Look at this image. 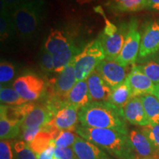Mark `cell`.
I'll return each mask as SVG.
<instances>
[{
    "instance_id": "836d02e7",
    "label": "cell",
    "mask_w": 159,
    "mask_h": 159,
    "mask_svg": "<svg viewBox=\"0 0 159 159\" xmlns=\"http://www.w3.org/2000/svg\"><path fill=\"white\" fill-rule=\"evenodd\" d=\"M13 144V142L11 140H1L0 159H14Z\"/></svg>"
},
{
    "instance_id": "30bf717a",
    "label": "cell",
    "mask_w": 159,
    "mask_h": 159,
    "mask_svg": "<svg viewBox=\"0 0 159 159\" xmlns=\"http://www.w3.org/2000/svg\"><path fill=\"white\" fill-rule=\"evenodd\" d=\"M126 81L130 88L132 98L152 94L156 88V84L139 69L138 66L134 65L128 73Z\"/></svg>"
},
{
    "instance_id": "7c38bea8",
    "label": "cell",
    "mask_w": 159,
    "mask_h": 159,
    "mask_svg": "<svg viewBox=\"0 0 159 159\" xmlns=\"http://www.w3.org/2000/svg\"><path fill=\"white\" fill-rule=\"evenodd\" d=\"M128 137L137 158L159 159L153 145L142 130H131Z\"/></svg>"
},
{
    "instance_id": "9c48e42d",
    "label": "cell",
    "mask_w": 159,
    "mask_h": 159,
    "mask_svg": "<svg viewBox=\"0 0 159 159\" xmlns=\"http://www.w3.org/2000/svg\"><path fill=\"white\" fill-rule=\"evenodd\" d=\"M126 68L116 61L104 60L98 65L96 70L109 86L114 89L126 80L128 77Z\"/></svg>"
},
{
    "instance_id": "8d00e7d4",
    "label": "cell",
    "mask_w": 159,
    "mask_h": 159,
    "mask_svg": "<svg viewBox=\"0 0 159 159\" xmlns=\"http://www.w3.org/2000/svg\"><path fill=\"white\" fill-rule=\"evenodd\" d=\"M55 143L53 142L48 148L46 149L41 153L36 156L37 159H53L55 153Z\"/></svg>"
},
{
    "instance_id": "4fadbf2b",
    "label": "cell",
    "mask_w": 159,
    "mask_h": 159,
    "mask_svg": "<svg viewBox=\"0 0 159 159\" xmlns=\"http://www.w3.org/2000/svg\"><path fill=\"white\" fill-rule=\"evenodd\" d=\"M54 114V110L47 102L36 104L35 108L21 121V130L26 128H36L47 125L53 118Z\"/></svg>"
},
{
    "instance_id": "e575fe53",
    "label": "cell",
    "mask_w": 159,
    "mask_h": 159,
    "mask_svg": "<svg viewBox=\"0 0 159 159\" xmlns=\"http://www.w3.org/2000/svg\"><path fill=\"white\" fill-rule=\"evenodd\" d=\"M55 159H77L76 155H75L72 147L66 148H55Z\"/></svg>"
},
{
    "instance_id": "ee69618b",
    "label": "cell",
    "mask_w": 159,
    "mask_h": 159,
    "mask_svg": "<svg viewBox=\"0 0 159 159\" xmlns=\"http://www.w3.org/2000/svg\"><path fill=\"white\" fill-rule=\"evenodd\" d=\"M53 159H55V158H53Z\"/></svg>"
},
{
    "instance_id": "1f68e13d",
    "label": "cell",
    "mask_w": 159,
    "mask_h": 159,
    "mask_svg": "<svg viewBox=\"0 0 159 159\" xmlns=\"http://www.w3.org/2000/svg\"><path fill=\"white\" fill-rule=\"evenodd\" d=\"M41 131H48L49 132V127L48 124L43 125V126L36 127V128H30L24 129V130H21V140L27 143V144H29Z\"/></svg>"
},
{
    "instance_id": "ab89813d",
    "label": "cell",
    "mask_w": 159,
    "mask_h": 159,
    "mask_svg": "<svg viewBox=\"0 0 159 159\" xmlns=\"http://www.w3.org/2000/svg\"><path fill=\"white\" fill-rule=\"evenodd\" d=\"M152 94H153L154 96H156L159 100V84L156 85V88H155V90L153 91V93H152Z\"/></svg>"
},
{
    "instance_id": "7402d4cb",
    "label": "cell",
    "mask_w": 159,
    "mask_h": 159,
    "mask_svg": "<svg viewBox=\"0 0 159 159\" xmlns=\"http://www.w3.org/2000/svg\"><path fill=\"white\" fill-rule=\"evenodd\" d=\"M145 113L151 125H159V100L153 94L140 97Z\"/></svg>"
},
{
    "instance_id": "603a6c76",
    "label": "cell",
    "mask_w": 159,
    "mask_h": 159,
    "mask_svg": "<svg viewBox=\"0 0 159 159\" xmlns=\"http://www.w3.org/2000/svg\"><path fill=\"white\" fill-rule=\"evenodd\" d=\"M16 33V27L12 18L11 12L5 9H1L0 15V38L1 41H5Z\"/></svg>"
},
{
    "instance_id": "83f0119b",
    "label": "cell",
    "mask_w": 159,
    "mask_h": 159,
    "mask_svg": "<svg viewBox=\"0 0 159 159\" xmlns=\"http://www.w3.org/2000/svg\"><path fill=\"white\" fill-rule=\"evenodd\" d=\"M77 137H78V135L75 131H60L58 135L54 140L55 148H66L72 147Z\"/></svg>"
},
{
    "instance_id": "d590c367",
    "label": "cell",
    "mask_w": 159,
    "mask_h": 159,
    "mask_svg": "<svg viewBox=\"0 0 159 159\" xmlns=\"http://www.w3.org/2000/svg\"><path fill=\"white\" fill-rule=\"evenodd\" d=\"M25 2H27V0H1V9L11 11Z\"/></svg>"
},
{
    "instance_id": "74e56055",
    "label": "cell",
    "mask_w": 159,
    "mask_h": 159,
    "mask_svg": "<svg viewBox=\"0 0 159 159\" xmlns=\"http://www.w3.org/2000/svg\"><path fill=\"white\" fill-rule=\"evenodd\" d=\"M147 9L151 11L159 12V0H150L148 2Z\"/></svg>"
},
{
    "instance_id": "9a60e30c",
    "label": "cell",
    "mask_w": 159,
    "mask_h": 159,
    "mask_svg": "<svg viewBox=\"0 0 159 159\" xmlns=\"http://www.w3.org/2000/svg\"><path fill=\"white\" fill-rule=\"evenodd\" d=\"M77 159H114L97 145L88 142L82 137H77L72 146Z\"/></svg>"
},
{
    "instance_id": "4dcf8cb0",
    "label": "cell",
    "mask_w": 159,
    "mask_h": 159,
    "mask_svg": "<svg viewBox=\"0 0 159 159\" xmlns=\"http://www.w3.org/2000/svg\"><path fill=\"white\" fill-rule=\"evenodd\" d=\"M141 130L153 145L159 158V125L150 124L148 126L142 127Z\"/></svg>"
},
{
    "instance_id": "7bdbcfd3",
    "label": "cell",
    "mask_w": 159,
    "mask_h": 159,
    "mask_svg": "<svg viewBox=\"0 0 159 159\" xmlns=\"http://www.w3.org/2000/svg\"><path fill=\"white\" fill-rule=\"evenodd\" d=\"M27 1H31V0H27Z\"/></svg>"
},
{
    "instance_id": "ba28073f",
    "label": "cell",
    "mask_w": 159,
    "mask_h": 159,
    "mask_svg": "<svg viewBox=\"0 0 159 159\" xmlns=\"http://www.w3.org/2000/svg\"><path fill=\"white\" fill-rule=\"evenodd\" d=\"M79 108L65 103L55 113L54 116L48 123L49 130L58 131H75L79 122Z\"/></svg>"
},
{
    "instance_id": "4316f807",
    "label": "cell",
    "mask_w": 159,
    "mask_h": 159,
    "mask_svg": "<svg viewBox=\"0 0 159 159\" xmlns=\"http://www.w3.org/2000/svg\"><path fill=\"white\" fill-rule=\"evenodd\" d=\"M138 67L152 83L156 85L159 84V59L150 60L142 65H139Z\"/></svg>"
},
{
    "instance_id": "2e32d148",
    "label": "cell",
    "mask_w": 159,
    "mask_h": 159,
    "mask_svg": "<svg viewBox=\"0 0 159 159\" xmlns=\"http://www.w3.org/2000/svg\"><path fill=\"white\" fill-rule=\"evenodd\" d=\"M123 113L126 120L131 125L141 127L150 125L140 97L131 99L123 108Z\"/></svg>"
},
{
    "instance_id": "6da1fadb",
    "label": "cell",
    "mask_w": 159,
    "mask_h": 159,
    "mask_svg": "<svg viewBox=\"0 0 159 159\" xmlns=\"http://www.w3.org/2000/svg\"><path fill=\"white\" fill-rule=\"evenodd\" d=\"M79 122L88 128H105L128 135L123 110L109 102H91L79 110Z\"/></svg>"
},
{
    "instance_id": "f1b7e54d",
    "label": "cell",
    "mask_w": 159,
    "mask_h": 159,
    "mask_svg": "<svg viewBox=\"0 0 159 159\" xmlns=\"http://www.w3.org/2000/svg\"><path fill=\"white\" fill-rule=\"evenodd\" d=\"M14 159H37L36 155L22 140L14 141L13 144Z\"/></svg>"
},
{
    "instance_id": "cb8c5ba5",
    "label": "cell",
    "mask_w": 159,
    "mask_h": 159,
    "mask_svg": "<svg viewBox=\"0 0 159 159\" xmlns=\"http://www.w3.org/2000/svg\"><path fill=\"white\" fill-rule=\"evenodd\" d=\"M54 140V137L48 131H41L28 145L32 151L38 156L48 148Z\"/></svg>"
},
{
    "instance_id": "f546056e",
    "label": "cell",
    "mask_w": 159,
    "mask_h": 159,
    "mask_svg": "<svg viewBox=\"0 0 159 159\" xmlns=\"http://www.w3.org/2000/svg\"><path fill=\"white\" fill-rule=\"evenodd\" d=\"M15 66L7 61H2L0 63V83L1 87L9 83L15 76Z\"/></svg>"
},
{
    "instance_id": "e0dca14e",
    "label": "cell",
    "mask_w": 159,
    "mask_h": 159,
    "mask_svg": "<svg viewBox=\"0 0 159 159\" xmlns=\"http://www.w3.org/2000/svg\"><path fill=\"white\" fill-rule=\"evenodd\" d=\"M92 102L86 80L78 81L71 89L66 99V103L80 109Z\"/></svg>"
},
{
    "instance_id": "3957f363",
    "label": "cell",
    "mask_w": 159,
    "mask_h": 159,
    "mask_svg": "<svg viewBox=\"0 0 159 159\" xmlns=\"http://www.w3.org/2000/svg\"><path fill=\"white\" fill-rule=\"evenodd\" d=\"M44 0H31L12 10L16 33L22 39H30L39 31L44 11Z\"/></svg>"
},
{
    "instance_id": "5b68a950",
    "label": "cell",
    "mask_w": 159,
    "mask_h": 159,
    "mask_svg": "<svg viewBox=\"0 0 159 159\" xmlns=\"http://www.w3.org/2000/svg\"><path fill=\"white\" fill-rule=\"evenodd\" d=\"M105 60V53L99 39L89 43L73 59L77 82L88 78Z\"/></svg>"
},
{
    "instance_id": "60d3db41",
    "label": "cell",
    "mask_w": 159,
    "mask_h": 159,
    "mask_svg": "<svg viewBox=\"0 0 159 159\" xmlns=\"http://www.w3.org/2000/svg\"><path fill=\"white\" fill-rule=\"evenodd\" d=\"M122 0H109V2H110L111 5H115V4H117L120 2Z\"/></svg>"
},
{
    "instance_id": "8992f818",
    "label": "cell",
    "mask_w": 159,
    "mask_h": 159,
    "mask_svg": "<svg viewBox=\"0 0 159 159\" xmlns=\"http://www.w3.org/2000/svg\"><path fill=\"white\" fill-rule=\"evenodd\" d=\"M141 34L138 30V22L136 19H131L128 24V31L120 54L116 61L124 67L134 65L139 53Z\"/></svg>"
},
{
    "instance_id": "ffe728a7",
    "label": "cell",
    "mask_w": 159,
    "mask_h": 159,
    "mask_svg": "<svg viewBox=\"0 0 159 159\" xmlns=\"http://www.w3.org/2000/svg\"><path fill=\"white\" fill-rule=\"evenodd\" d=\"M132 99L131 90L126 80L116 88L112 89V92L108 102L119 108L123 110L125 105Z\"/></svg>"
},
{
    "instance_id": "484cf974",
    "label": "cell",
    "mask_w": 159,
    "mask_h": 159,
    "mask_svg": "<svg viewBox=\"0 0 159 159\" xmlns=\"http://www.w3.org/2000/svg\"><path fill=\"white\" fill-rule=\"evenodd\" d=\"M112 7L114 11L122 13H134L147 8L148 2L145 0H122L112 5Z\"/></svg>"
},
{
    "instance_id": "f35d334b",
    "label": "cell",
    "mask_w": 159,
    "mask_h": 159,
    "mask_svg": "<svg viewBox=\"0 0 159 159\" xmlns=\"http://www.w3.org/2000/svg\"><path fill=\"white\" fill-rule=\"evenodd\" d=\"M75 1L78 5L83 6V5H89V4L94 2L96 1V0H75Z\"/></svg>"
},
{
    "instance_id": "8fae6325",
    "label": "cell",
    "mask_w": 159,
    "mask_h": 159,
    "mask_svg": "<svg viewBox=\"0 0 159 159\" xmlns=\"http://www.w3.org/2000/svg\"><path fill=\"white\" fill-rule=\"evenodd\" d=\"M159 52V19L148 23L141 40L139 55L142 58L153 55Z\"/></svg>"
},
{
    "instance_id": "277c9868",
    "label": "cell",
    "mask_w": 159,
    "mask_h": 159,
    "mask_svg": "<svg viewBox=\"0 0 159 159\" xmlns=\"http://www.w3.org/2000/svg\"><path fill=\"white\" fill-rule=\"evenodd\" d=\"M95 11L100 13L105 20L104 29L98 38L105 51V60L116 61L124 46L128 31V25L122 23L117 27L108 21L100 7H95Z\"/></svg>"
},
{
    "instance_id": "d4e9b609",
    "label": "cell",
    "mask_w": 159,
    "mask_h": 159,
    "mask_svg": "<svg viewBox=\"0 0 159 159\" xmlns=\"http://www.w3.org/2000/svg\"><path fill=\"white\" fill-rule=\"evenodd\" d=\"M0 100L1 105L8 106H19L27 102L14 89L5 86L0 89Z\"/></svg>"
},
{
    "instance_id": "5bb4252c",
    "label": "cell",
    "mask_w": 159,
    "mask_h": 159,
    "mask_svg": "<svg viewBox=\"0 0 159 159\" xmlns=\"http://www.w3.org/2000/svg\"><path fill=\"white\" fill-rule=\"evenodd\" d=\"M86 80L92 102H108L112 89L102 79L97 70L93 71Z\"/></svg>"
},
{
    "instance_id": "b9f144b4",
    "label": "cell",
    "mask_w": 159,
    "mask_h": 159,
    "mask_svg": "<svg viewBox=\"0 0 159 159\" xmlns=\"http://www.w3.org/2000/svg\"><path fill=\"white\" fill-rule=\"evenodd\" d=\"M145 1H146V2H148H148H150V0H145Z\"/></svg>"
},
{
    "instance_id": "44dd1931",
    "label": "cell",
    "mask_w": 159,
    "mask_h": 159,
    "mask_svg": "<svg viewBox=\"0 0 159 159\" xmlns=\"http://www.w3.org/2000/svg\"><path fill=\"white\" fill-rule=\"evenodd\" d=\"M80 51L78 47L72 44L66 50L53 55L55 72L61 73L73 61L75 56L80 52Z\"/></svg>"
},
{
    "instance_id": "d6a6232c",
    "label": "cell",
    "mask_w": 159,
    "mask_h": 159,
    "mask_svg": "<svg viewBox=\"0 0 159 159\" xmlns=\"http://www.w3.org/2000/svg\"><path fill=\"white\" fill-rule=\"evenodd\" d=\"M40 66L43 71L47 73L54 71L53 55L48 52L45 49L41 52V57H40Z\"/></svg>"
},
{
    "instance_id": "52a82bcc",
    "label": "cell",
    "mask_w": 159,
    "mask_h": 159,
    "mask_svg": "<svg viewBox=\"0 0 159 159\" xmlns=\"http://www.w3.org/2000/svg\"><path fill=\"white\" fill-rule=\"evenodd\" d=\"M13 88L27 102H34L41 98L44 93V80L37 75L26 74L15 80Z\"/></svg>"
},
{
    "instance_id": "7a4b0ae2",
    "label": "cell",
    "mask_w": 159,
    "mask_h": 159,
    "mask_svg": "<svg viewBox=\"0 0 159 159\" xmlns=\"http://www.w3.org/2000/svg\"><path fill=\"white\" fill-rule=\"evenodd\" d=\"M75 132L79 136L101 148L117 159H138L128 135L111 129L88 128L80 125Z\"/></svg>"
},
{
    "instance_id": "d6986e66",
    "label": "cell",
    "mask_w": 159,
    "mask_h": 159,
    "mask_svg": "<svg viewBox=\"0 0 159 159\" xmlns=\"http://www.w3.org/2000/svg\"><path fill=\"white\" fill-rule=\"evenodd\" d=\"M21 121L9 118L3 105L0 107V138L1 140H11L21 134Z\"/></svg>"
},
{
    "instance_id": "ac0fdd59",
    "label": "cell",
    "mask_w": 159,
    "mask_h": 159,
    "mask_svg": "<svg viewBox=\"0 0 159 159\" xmlns=\"http://www.w3.org/2000/svg\"><path fill=\"white\" fill-rule=\"evenodd\" d=\"M72 44H74L72 41L62 30H52L44 43V49L55 55L69 48Z\"/></svg>"
}]
</instances>
